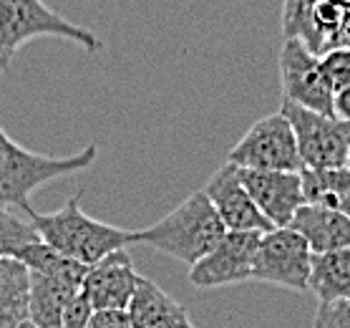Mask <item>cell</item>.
Returning <instances> with one entry per match:
<instances>
[{
    "mask_svg": "<svg viewBox=\"0 0 350 328\" xmlns=\"http://www.w3.org/2000/svg\"><path fill=\"white\" fill-rule=\"evenodd\" d=\"M0 73H3V68H0Z\"/></svg>",
    "mask_w": 350,
    "mask_h": 328,
    "instance_id": "cell-29",
    "label": "cell"
},
{
    "mask_svg": "<svg viewBox=\"0 0 350 328\" xmlns=\"http://www.w3.org/2000/svg\"><path fill=\"white\" fill-rule=\"evenodd\" d=\"M88 328H134L129 311H96Z\"/></svg>",
    "mask_w": 350,
    "mask_h": 328,
    "instance_id": "cell-24",
    "label": "cell"
},
{
    "mask_svg": "<svg viewBox=\"0 0 350 328\" xmlns=\"http://www.w3.org/2000/svg\"><path fill=\"white\" fill-rule=\"evenodd\" d=\"M315 5L318 0H282V36L285 40H303L305 46L320 56V38L315 31Z\"/></svg>",
    "mask_w": 350,
    "mask_h": 328,
    "instance_id": "cell-19",
    "label": "cell"
},
{
    "mask_svg": "<svg viewBox=\"0 0 350 328\" xmlns=\"http://www.w3.org/2000/svg\"><path fill=\"white\" fill-rule=\"evenodd\" d=\"M224 235L227 227L217 215L215 205L209 202L204 190H197L159 223L136 230V242H144L191 268L202 257H207Z\"/></svg>",
    "mask_w": 350,
    "mask_h": 328,
    "instance_id": "cell-2",
    "label": "cell"
},
{
    "mask_svg": "<svg viewBox=\"0 0 350 328\" xmlns=\"http://www.w3.org/2000/svg\"><path fill=\"white\" fill-rule=\"evenodd\" d=\"M303 190L308 205L335 210L350 217V169H303Z\"/></svg>",
    "mask_w": 350,
    "mask_h": 328,
    "instance_id": "cell-18",
    "label": "cell"
},
{
    "mask_svg": "<svg viewBox=\"0 0 350 328\" xmlns=\"http://www.w3.org/2000/svg\"><path fill=\"white\" fill-rule=\"evenodd\" d=\"M345 167L350 169V149H348V162H345Z\"/></svg>",
    "mask_w": 350,
    "mask_h": 328,
    "instance_id": "cell-28",
    "label": "cell"
},
{
    "mask_svg": "<svg viewBox=\"0 0 350 328\" xmlns=\"http://www.w3.org/2000/svg\"><path fill=\"white\" fill-rule=\"evenodd\" d=\"M31 270L18 257H0V328L28 323Z\"/></svg>",
    "mask_w": 350,
    "mask_h": 328,
    "instance_id": "cell-16",
    "label": "cell"
},
{
    "mask_svg": "<svg viewBox=\"0 0 350 328\" xmlns=\"http://www.w3.org/2000/svg\"><path fill=\"white\" fill-rule=\"evenodd\" d=\"M227 162L255 172H303L297 136L282 112L267 114L255 121L230 149Z\"/></svg>",
    "mask_w": 350,
    "mask_h": 328,
    "instance_id": "cell-5",
    "label": "cell"
},
{
    "mask_svg": "<svg viewBox=\"0 0 350 328\" xmlns=\"http://www.w3.org/2000/svg\"><path fill=\"white\" fill-rule=\"evenodd\" d=\"M94 313L96 311H94V305H91V301H88L83 293H79V296L68 303V308H66L64 326L61 328H88V323H91V318H94Z\"/></svg>",
    "mask_w": 350,
    "mask_h": 328,
    "instance_id": "cell-23",
    "label": "cell"
},
{
    "mask_svg": "<svg viewBox=\"0 0 350 328\" xmlns=\"http://www.w3.org/2000/svg\"><path fill=\"white\" fill-rule=\"evenodd\" d=\"M260 238L257 232H227L207 257L191 265L189 280L197 288H222L252 280Z\"/></svg>",
    "mask_w": 350,
    "mask_h": 328,
    "instance_id": "cell-9",
    "label": "cell"
},
{
    "mask_svg": "<svg viewBox=\"0 0 350 328\" xmlns=\"http://www.w3.org/2000/svg\"><path fill=\"white\" fill-rule=\"evenodd\" d=\"M98 157V147L86 144L71 157H48L13 142L0 127V207L31 215V194L40 184L86 172Z\"/></svg>",
    "mask_w": 350,
    "mask_h": 328,
    "instance_id": "cell-3",
    "label": "cell"
},
{
    "mask_svg": "<svg viewBox=\"0 0 350 328\" xmlns=\"http://www.w3.org/2000/svg\"><path fill=\"white\" fill-rule=\"evenodd\" d=\"M81 293L79 283L51 275L31 273V298H28V320L36 328H61L64 313L73 298Z\"/></svg>",
    "mask_w": 350,
    "mask_h": 328,
    "instance_id": "cell-15",
    "label": "cell"
},
{
    "mask_svg": "<svg viewBox=\"0 0 350 328\" xmlns=\"http://www.w3.org/2000/svg\"><path fill=\"white\" fill-rule=\"evenodd\" d=\"M242 184L257 205V210L267 217V223L280 230L290 227L297 210L305 207V190L300 172H255V169H239Z\"/></svg>",
    "mask_w": 350,
    "mask_h": 328,
    "instance_id": "cell-11",
    "label": "cell"
},
{
    "mask_svg": "<svg viewBox=\"0 0 350 328\" xmlns=\"http://www.w3.org/2000/svg\"><path fill=\"white\" fill-rule=\"evenodd\" d=\"M139 280L142 275L136 273L129 253L119 250L88 268L81 293L91 301L94 311H129Z\"/></svg>",
    "mask_w": 350,
    "mask_h": 328,
    "instance_id": "cell-12",
    "label": "cell"
},
{
    "mask_svg": "<svg viewBox=\"0 0 350 328\" xmlns=\"http://www.w3.org/2000/svg\"><path fill=\"white\" fill-rule=\"evenodd\" d=\"M38 240L40 235L33 223H25L13 210L0 207V257H18L21 250Z\"/></svg>",
    "mask_w": 350,
    "mask_h": 328,
    "instance_id": "cell-20",
    "label": "cell"
},
{
    "mask_svg": "<svg viewBox=\"0 0 350 328\" xmlns=\"http://www.w3.org/2000/svg\"><path fill=\"white\" fill-rule=\"evenodd\" d=\"M335 116L342 121H350V86L335 94Z\"/></svg>",
    "mask_w": 350,
    "mask_h": 328,
    "instance_id": "cell-25",
    "label": "cell"
},
{
    "mask_svg": "<svg viewBox=\"0 0 350 328\" xmlns=\"http://www.w3.org/2000/svg\"><path fill=\"white\" fill-rule=\"evenodd\" d=\"M278 68L280 84H282V101L335 116V91L323 73L320 56H315L303 40L282 43Z\"/></svg>",
    "mask_w": 350,
    "mask_h": 328,
    "instance_id": "cell-7",
    "label": "cell"
},
{
    "mask_svg": "<svg viewBox=\"0 0 350 328\" xmlns=\"http://www.w3.org/2000/svg\"><path fill=\"white\" fill-rule=\"evenodd\" d=\"M79 197L81 192L71 200H66L64 207L56 210V212L40 215L33 210L28 215L36 232L40 235V240L46 245L58 250L61 255L91 268V265L101 263L104 257H109L111 253L126 250V245L136 242V230L113 227V225L86 215L81 210Z\"/></svg>",
    "mask_w": 350,
    "mask_h": 328,
    "instance_id": "cell-1",
    "label": "cell"
},
{
    "mask_svg": "<svg viewBox=\"0 0 350 328\" xmlns=\"http://www.w3.org/2000/svg\"><path fill=\"white\" fill-rule=\"evenodd\" d=\"M320 66L325 73L327 84L333 86V91H342L350 86V49H333L320 56Z\"/></svg>",
    "mask_w": 350,
    "mask_h": 328,
    "instance_id": "cell-21",
    "label": "cell"
},
{
    "mask_svg": "<svg viewBox=\"0 0 350 328\" xmlns=\"http://www.w3.org/2000/svg\"><path fill=\"white\" fill-rule=\"evenodd\" d=\"M310 290L320 303L350 301V250L312 253Z\"/></svg>",
    "mask_w": 350,
    "mask_h": 328,
    "instance_id": "cell-17",
    "label": "cell"
},
{
    "mask_svg": "<svg viewBox=\"0 0 350 328\" xmlns=\"http://www.w3.org/2000/svg\"><path fill=\"white\" fill-rule=\"evenodd\" d=\"M21 328H36V326H33L31 320H28V323H23V326H21Z\"/></svg>",
    "mask_w": 350,
    "mask_h": 328,
    "instance_id": "cell-27",
    "label": "cell"
},
{
    "mask_svg": "<svg viewBox=\"0 0 350 328\" xmlns=\"http://www.w3.org/2000/svg\"><path fill=\"white\" fill-rule=\"evenodd\" d=\"M338 49H350V0H348V10H345V23H342L340 40H338Z\"/></svg>",
    "mask_w": 350,
    "mask_h": 328,
    "instance_id": "cell-26",
    "label": "cell"
},
{
    "mask_svg": "<svg viewBox=\"0 0 350 328\" xmlns=\"http://www.w3.org/2000/svg\"><path fill=\"white\" fill-rule=\"evenodd\" d=\"M290 230L303 235L310 250L318 253H335L350 250V217L320 205H305L297 210Z\"/></svg>",
    "mask_w": 350,
    "mask_h": 328,
    "instance_id": "cell-13",
    "label": "cell"
},
{
    "mask_svg": "<svg viewBox=\"0 0 350 328\" xmlns=\"http://www.w3.org/2000/svg\"><path fill=\"white\" fill-rule=\"evenodd\" d=\"M204 194L215 205L217 215L227 227V232H257V235H265V232L275 230L267 223V217L257 210V205L247 192V187L242 184L239 167H234L230 162H224L222 167L209 177V182L204 184Z\"/></svg>",
    "mask_w": 350,
    "mask_h": 328,
    "instance_id": "cell-10",
    "label": "cell"
},
{
    "mask_svg": "<svg viewBox=\"0 0 350 328\" xmlns=\"http://www.w3.org/2000/svg\"><path fill=\"white\" fill-rule=\"evenodd\" d=\"M310 263L312 250L303 235L290 227L270 230L260 238L252 280L303 293L310 290Z\"/></svg>",
    "mask_w": 350,
    "mask_h": 328,
    "instance_id": "cell-8",
    "label": "cell"
},
{
    "mask_svg": "<svg viewBox=\"0 0 350 328\" xmlns=\"http://www.w3.org/2000/svg\"><path fill=\"white\" fill-rule=\"evenodd\" d=\"M36 38L71 40L88 53L101 49L94 31L66 21L43 0H0V68L5 71L18 51Z\"/></svg>",
    "mask_w": 350,
    "mask_h": 328,
    "instance_id": "cell-4",
    "label": "cell"
},
{
    "mask_svg": "<svg viewBox=\"0 0 350 328\" xmlns=\"http://www.w3.org/2000/svg\"><path fill=\"white\" fill-rule=\"evenodd\" d=\"M280 112L285 114L295 129L303 169L345 167L350 149V121L310 112L287 101H282Z\"/></svg>",
    "mask_w": 350,
    "mask_h": 328,
    "instance_id": "cell-6",
    "label": "cell"
},
{
    "mask_svg": "<svg viewBox=\"0 0 350 328\" xmlns=\"http://www.w3.org/2000/svg\"><path fill=\"white\" fill-rule=\"evenodd\" d=\"M129 318L134 328H194L189 313L149 278L139 280L129 303Z\"/></svg>",
    "mask_w": 350,
    "mask_h": 328,
    "instance_id": "cell-14",
    "label": "cell"
},
{
    "mask_svg": "<svg viewBox=\"0 0 350 328\" xmlns=\"http://www.w3.org/2000/svg\"><path fill=\"white\" fill-rule=\"evenodd\" d=\"M315 328H350V301L320 303L315 313Z\"/></svg>",
    "mask_w": 350,
    "mask_h": 328,
    "instance_id": "cell-22",
    "label": "cell"
}]
</instances>
